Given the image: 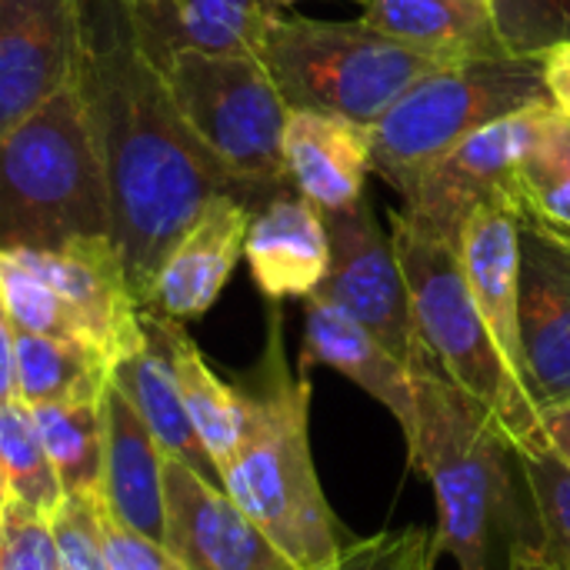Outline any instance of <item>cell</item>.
Returning a JSON list of instances; mask_svg holds the SVG:
<instances>
[{
    "instance_id": "cell-8",
    "label": "cell",
    "mask_w": 570,
    "mask_h": 570,
    "mask_svg": "<svg viewBox=\"0 0 570 570\" xmlns=\"http://www.w3.org/2000/svg\"><path fill=\"white\" fill-rule=\"evenodd\" d=\"M154 63L187 130L237 180L254 210L291 187L284 167L291 107L257 53L177 50Z\"/></svg>"
},
{
    "instance_id": "cell-36",
    "label": "cell",
    "mask_w": 570,
    "mask_h": 570,
    "mask_svg": "<svg viewBox=\"0 0 570 570\" xmlns=\"http://www.w3.org/2000/svg\"><path fill=\"white\" fill-rule=\"evenodd\" d=\"M17 397V381H13V324L0 294V401Z\"/></svg>"
},
{
    "instance_id": "cell-41",
    "label": "cell",
    "mask_w": 570,
    "mask_h": 570,
    "mask_svg": "<svg viewBox=\"0 0 570 570\" xmlns=\"http://www.w3.org/2000/svg\"><path fill=\"white\" fill-rule=\"evenodd\" d=\"M488 3H491V0H488Z\"/></svg>"
},
{
    "instance_id": "cell-28",
    "label": "cell",
    "mask_w": 570,
    "mask_h": 570,
    "mask_svg": "<svg viewBox=\"0 0 570 570\" xmlns=\"http://www.w3.org/2000/svg\"><path fill=\"white\" fill-rule=\"evenodd\" d=\"M0 294H3L13 331L97 347L87 324L80 321V314L50 284H43L37 274L20 267L10 254H0Z\"/></svg>"
},
{
    "instance_id": "cell-6",
    "label": "cell",
    "mask_w": 570,
    "mask_h": 570,
    "mask_svg": "<svg viewBox=\"0 0 570 570\" xmlns=\"http://www.w3.org/2000/svg\"><path fill=\"white\" fill-rule=\"evenodd\" d=\"M387 230L404 271L417 341L431 367L454 387L481 401L514 448L541 438V411L511 384L468 287L458 244L404 214H387Z\"/></svg>"
},
{
    "instance_id": "cell-14",
    "label": "cell",
    "mask_w": 570,
    "mask_h": 570,
    "mask_svg": "<svg viewBox=\"0 0 570 570\" xmlns=\"http://www.w3.org/2000/svg\"><path fill=\"white\" fill-rule=\"evenodd\" d=\"M521 344L538 411L570 401V247L521 224Z\"/></svg>"
},
{
    "instance_id": "cell-17",
    "label": "cell",
    "mask_w": 570,
    "mask_h": 570,
    "mask_svg": "<svg viewBox=\"0 0 570 570\" xmlns=\"http://www.w3.org/2000/svg\"><path fill=\"white\" fill-rule=\"evenodd\" d=\"M244 257L254 284L271 304L301 297L307 301L331 264V237L324 214L297 190L264 200L247 227Z\"/></svg>"
},
{
    "instance_id": "cell-2",
    "label": "cell",
    "mask_w": 570,
    "mask_h": 570,
    "mask_svg": "<svg viewBox=\"0 0 570 570\" xmlns=\"http://www.w3.org/2000/svg\"><path fill=\"white\" fill-rule=\"evenodd\" d=\"M407 461L431 481L438 548L458 570H508L521 544H541L518 451L498 417L441 374H417Z\"/></svg>"
},
{
    "instance_id": "cell-22",
    "label": "cell",
    "mask_w": 570,
    "mask_h": 570,
    "mask_svg": "<svg viewBox=\"0 0 570 570\" xmlns=\"http://www.w3.org/2000/svg\"><path fill=\"white\" fill-rule=\"evenodd\" d=\"M361 20L451 63L514 57L498 33L488 0H364Z\"/></svg>"
},
{
    "instance_id": "cell-19",
    "label": "cell",
    "mask_w": 570,
    "mask_h": 570,
    "mask_svg": "<svg viewBox=\"0 0 570 570\" xmlns=\"http://www.w3.org/2000/svg\"><path fill=\"white\" fill-rule=\"evenodd\" d=\"M150 60L177 50L257 53L277 10L271 0H124Z\"/></svg>"
},
{
    "instance_id": "cell-26",
    "label": "cell",
    "mask_w": 570,
    "mask_h": 570,
    "mask_svg": "<svg viewBox=\"0 0 570 570\" xmlns=\"http://www.w3.org/2000/svg\"><path fill=\"white\" fill-rule=\"evenodd\" d=\"M0 464L10 484V498H17L43 518H50L60 508V478L37 434L30 404L20 397L0 401Z\"/></svg>"
},
{
    "instance_id": "cell-25",
    "label": "cell",
    "mask_w": 570,
    "mask_h": 570,
    "mask_svg": "<svg viewBox=\"0 0 570 570\" xmlns=\"http://www.w3.org/2000/svg\"><path fill=\"white\" fill-rule=\"evenodd\" d=\"M30 414L63 494H97L104 468L100 401H47L30 404Z\"/></svg>"
},
{
    "instance_id": "cell-21",
    "label": "cell",
    "mask_w": 570,
    "mask_h": 570,
    "mask_svg": "<svg viewBox=\"0 0 570 570\" xmlns=\"http://www.w3.org/2000/svg\"><path fill=\"white\" fill-rule=\"evenodd\" d=\"M144 331H147L144 341L114 361L110 381L137 407V414L144 417V424L150 428V434L157 438V444L167 458L187 464L190 471H197L210 484L224 488V478H220L214 458L207 454L204 441L197 438V431L190 424V414L184 407L170 357L160 347L157 334L150 331L147 317H144Z\"/></svg>"
},
{
    "instance_id": "cell-4",
    "label": "cell",
    "mask_w": 570,
    "mask_h": 570,
    "mask_svg": "<svg viewBox=\"0 0 570 570\" xmlns=\"http://www.w3.org/2000/svg\"><path fill=\"white\" fill-rule=\"evenodd\" d=\"M97 240H110V197L73 80L0 140V254Z\"/></svg>"
},
{
    "instance_id": "cell-9",
    "label": "cell",
    "mask_w": 570,
    "mask_h": 570,
    "mask_svg": "<svg viewBox=\"0 0 570 570\" xmlns=\"http://www.w3.org/2000/svg\"><path fill=\"white\" fill-rule=\"evenodd\" d=\"M324 224L331 264L314 294L364 324L414 374H438L417 341L404 271L371 197L364 194L354 204L324 214Z\"/></svg>"
},
{
    "instance_id": "cell-38",
    "label": "cell",
    "mask_w": 570,
    "mask_h": 570,
    "mask_svg": "<svg viewBox=\"0 0 570 570\" xmlns=\"http://www.w3.org/2000/svg\"><path fill=\"white\" fill-rule=\"evenodd\" d=\"M10 501V484H7V474H3V464H0V508Z\"/></svg>"
},
{
    "instance_id": "cell-10",
    "label": "cell",
    "mask_w": 570,
    "mask_h": 570,
    "mask_svg": "<svg viewBox=\"0 0 570 570\" xmlns=\"http://www.w3.org/2000/svg\"><path fill=\"white\" fill-rule=\"evenodd\" d=\"M554 110V104H541L481 127L411 184L401 210L458 244L464 220L481 204L511 197L514 174L544 137Z\"/></svg>"
},
{
    "instance_id": "cell-37",
    "label": "cell",
    "mask_w": 570,
    "mask_h": 570,
    "mask_svg": "<svg viewBox=\"0 0 570 570\" xmlns=\"http://www.w3.org/2000/svg\"><path fill=\"white\" fill-rule=\"evenodd\" d=\"M508 570H558L551 561H544V554L538 551V544H521L511 554V568Z\"/></svg>"
},
{
    "instance_id": "cell-3",
    "label": "cell",
    "mask_w": 570,
    "mask_h": 570,
    "mask_svg": "<svg viewBox=\"0 0 570 570\" xmlns=\"http://www.w3.org/2000/svg\"><path fill=\"white\" fill-rule=\"evenodd\" d=\"M234 387L244 401V434L224 468V491L294 568L334 564L354 538L321 491L307 438L311 381L307 371L291 374L277 307L257 364Z\"/></svg>"
},
{
    "instance_id": "cell-40",
    "label": "cell",
    "mask_w": 570,
    "mask_h": 570,
    "mask_svg": "<svg viewBox=\"0 0 570 570\" xmlns=\"http://www.w3.org/2000/svg\"><path fill=\"white\" fill-rule=\"evenodd\" d=\"M361 3H364V0H361Z\"/></svg>"
},
{
    "instance_id": "cell-11",
    "label": "cell",
    "mask_w": 570,
    "mask_h": 570,
    "mask_svg": "<svg viewBox=\"0 0 570 570\" xmlns=\"http://www.w3.org/2000/svg\"><path fill=\"white\" fill-rule=\"evenodd\" d=\"M164 548L184 570H297L234 498L190 471L164 461Z\"/></svg>"
},
{
    "instance_id": "cell-30",
    "label": "cell",
    "mask_w": 570,
    "mask_h": 570,
    "mask_svg": "<svg viewBox=\"0 0 570 570\" xmlns=\"http://www.w3.org/2000/svg\"><path fill=\"white\" fill-rule=\"evenodd\" d=\"M100 514V494H63L60 508L50 514L60 570H110Z\"/></svg>"
},
{
    "instance_id": "cell-31",
    "label": "cell",
    "mask_w": 570,
    "mask_h": 570,
    "mask_svg": "<svg viewBox=\"0 0 570 570\" xmlns=\"http://www.w3.org/2000/svg\"><path fill=\"white\" fill-rule=\"evenodd\" d=\"M438 558V534L424 528H407L351 541L334 564L321 570H434Z\"/></svg>"
},
{
    "instance_id": "cell-34",
    "label": "cell",
    "mask_w": 570,
    "mask_h": 570,
    "mask_svg": "<svg viewBox=\"0 0 570 570\" xmlns=\"http://www.w3.org/2000/svg\"><path fill=\"white\" fill-rule=\"evenodd\" d=\"M544 63V80H548V94L554 100V107L570 117V43L551 47L548 53H541Z\"/></svg>"
},
{
    "instance_id": "cell-1",
    "label": "cell",
    "mask_w": 570,
    "mask_h": 570,
    "mask_svg": "<svg viewBox=\"0 0 570 570\" xmlns=\"http://www.w3.org/2000/svg\"><path fill=\"white\" fill-rule=\"evenodd\" d=\"M73 80L104 160L110 240L137 304L147 307L167 254L210 200L247 194L187 130L124 0H80Z\"/></svg>"
},
{
    "instance_id": "cell-16",
    "label": "cell",
    "mask_w": 570,
    "mask_h": 570,
    "mask_svg": "<svg viewBox=\"0 0 570 570\" xmlns=\"http://www.w3.org/2000/svg\"><path fill=\"white\" fill-rule=\"evenodd\" d=\"M100 421H104V468H100V504L107 514L164 544L167 511H164V461L157 438L124 397V391L107 381L100 391Z\"/></svg>"
},
{
    "instance_id": "cell-24",
    "label": "cell",
    "mask_w": 570,
    "mask_h": 570,
    "mask_svg": "<svg viewBox=\"0 0 570 570\" xmlns=\"http://www.w3.org/2000/svg\"><path fill=\"white\" fill-rule=\"evenodd\" d=\"M110 367V357L90 344L13 331V381L27 404L100 401Z\"/></svg>"
},
{
    "instance_id": "cell-7",
    "label": "cell",
    "mask_w": 570,
    "mask_h": 570,
    "mask_svg": "<svg viewBox=\"0 0 570 570\" xmlns=\"http://www.w3.org/2000/svg\"><path fill=\"white\" fill-rule=\"evenodd\" d=\"M541 104H554L541 57L444 63L424 73L371 127V174L404 197L411 184L461 140Z\"/></svg>"
},
{
    "instance_id": "cell-20",
    "label": "cell",
    "mask_w": 570,
    "mask_h": 570,
    "mask_svg": "<svg viewBox=\"0 0 570 570\" xmlns=\"http://www.w3.org/2000/svg\"><path fill=\"white\" fill-rule=\"evenodd\" d=\"M287 184L321 214L341 210L364 197L371 174V127L291 110L284 127Z\"/></svg>"
},
{
    "instance_id": "cell-27",
    "label": "cell",
    "mask_w": 570,
    "mask_h": 570,
    "mask_svg": "<svg viewBox=\"0 0 570 570\" xmlns=\"http://www.w3.org/2000/svg\"><path fill=\"white\" fill-rule=\"evenodd\" d=\"M538 521V551L558 570H570V464L544 441L514 448Z\"/></svg>"
},
{
    "instance_id": "cell-35",
    "label": "cell",
    "mask_w": 570,
    "mask_h": 570,
    "mask_svg": "<svg viewBox=\"0 0 570 570\" xmlns=\"http://www.w3.org/2000/svg\"><path fill=\"white\" fill-rule=\"evenodd\" d=\"M541 434H544V441L570 464V401L541 411Z\"/></svg>"
},
{
    "instance_id": "cell-5",
    "label": "cell",
    "mask_w": 570,
    "mask_h": 570,
    "mask_svg": "<svg viewBox=\"0 0 570 570\" xmlns=\"http://www.w3.org/2000/svg\"><path fill=\"white\" fill-rule=\"evenodd\" d=\"M291 110L374 127L424 73L451 63L364 20H314L277 10L257 50Z\"/></svg>"
},
{
    "instance_id": "cell-29",
    "label": "cell",
    "mask_w": 570,
    "mask_h": 570,
    "mask_svg": "<svg viewBox=\"0 0 570 570\" xmlns=\"http://www.w3.org/2000/svg\"><path fill=\"white\" fill-rule=\"evenodd\" d=\"M498 33L514 57L570 43V0H491Z\"/></svg>"
},
{
    "instance_id": "cell-15",
    "label": "cell",
    "mask_w": 570,
    "mask_h": 570,
    "mask_svg": "<svg viewBox=\"0 0 570 570\" xmlns=\"http://www.w3.org/2000/svg\"><path fill=\"white\" fill-rule=\"evenodd\" d=\"M250 217L254 207L234 194L210 200L197 224L167 254L144 311L177 324L204 317L244 257Z\"/></svg>"
},
{
    "instance_id": "cell-39",
    "label": "cell",
    "mask_w": 570,
    "mask_h": 570,
    "mask_svg": "<svg viewBox=\"0 0 570 570\" xmlns=\"http://www.w3.org/2000/svg\"><path fill=\"white\" fill-rule=\"evenodd\" d=\"M274 7H291V3H297V0H271Z\"/></svg>"
},
{
    "instance_id": "cell-18",
    "label": "cell",
    "mask_w": 570,
    "mask_h": 570,
    "mask_svg": "<svg viewBox=\"0 0 570 570\" xmlns=\"http://www.w3.org/2000/svg\"><path fill=\"white\" fill-rule=\"evenodd\" d=\"M324 364L347 381H354L364 394L391 411L401 424L404 438L417 421V374L404 367L364 324L334 307L331 301L311 294L304 301V351L301 371Z\"/></svg>"
},
{
    "instance_id": "cell-23",
    "label": "cell",
    "mask_w": 570,
    "mask_h": 570,
    "mask_svg": "<svg viewBox=\"0 0 570 570\" xmlns=\"http://www.w3.org/2000/svg\"><path fill=\"white\" fill-rule=\"evenodd\" d=\"M144 317H147L150 331L157 334L160 347L167 351L180 397H184V407L190 414V424H194L197 438L204 441L207 454L214 458V464L224 478V468L234 461V454L240 448L244 401H240L234 384H224L210 371L200 347L184 334V324L167 321V317L150 314V311H144Z\"/></svg>"
},
{
    "instance_id": "cell-32",
    "label": "cell",
    "mask_w": 570,
    "mask_h": 570,
    "mask_svg": "<svg viewBox=\"0 0 570 570\" xmlns=\"http://www.w3.org/2000/svg\"><path fill=\"white\" fill-rule=\"evenodd\" d=\"M0 570H60L50 518L17 498L0 508Z\"/></svg>"
},
{
    "instance_id": "cell-33",
    "label": "cell",
    "mask_w": 570,
    "mask_h": 570,
    "mask_svg": "<svg viewBox=\"0 0 570 570\" xmlns=\"http://www.w3.org/2000/svg\"><path fill=\"white\" fill-rule=\"evenodd\" d=\"M100 528H104V548H107L110 570H184L164 544L140 538L137 531L117 524L107 514V508L100 514Z\"/></svg>"
},
{
    "instance_id": "cell-12",
    "label": "cell",
    "mask_w": 570,
    "mask_h": 570,
    "mask_svg": "<svg viewBox=\"0 0 570 570\" xmlns=\"http://www.w3.org/2000/svg\"><path fill=\"white\" fill-rule=\"evenodd\" d=\"M80 0H0V140L73 83Z\"/></svg>"
},
{
    "instance_id": "cell-13",
    "label": "cell",
    "mask_w": 570,
    "mask_h": 570,
    "mask_svg": "<svg viewBox=\"0 0 570 570\" xmlns=\"http://www.w3.org/2000/svg\"><path fill=\"white\" fill-rule=\"evenodd\" d=\"M458 257L488 337L524 401L534 404L521 344V217L508 200L481 204L458 234ZM538 407V404H534Z\"/></svg>"
}]
</instances>
